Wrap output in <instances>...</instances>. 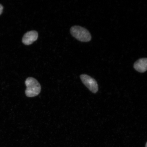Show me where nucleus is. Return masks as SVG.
Instances as JSON below:
<instances>
[{"label":"nucleus","instance_id":"nucleus-1","mask_svg":"<svg viewBox=\"0 0 147 147\" xmlns=\"http://www.w3.org/2000/svg\"><path fill=\"white\" fill-rule=\"evenodd\" d=\"M26 89L25 94L28 97H34L39 94L41 90V86L36 79L28 78L25 82Z\"/></svg>","mask_w":147,"mask_h":147},{"label":"nucleus","instance_id":"nucleus-2","mask_svg":"<svg viewBox=\"0 0 147 147\" xmlns=\"http://www.w3.org/2000/svg\"><path fill=\"white\" fill-rule=\"evenodd\" d=\"M70 32L73 37L80 41L88 42L91 39L90 33L83 27L75 26L71 28Z\"/></svg>","mask_w":147,"mask_h":147},{"label":"nucleus","instance_id":"nucleus-3","mask_svg":"<svg viewBox=\"0 0 147 147\" xmlns=\"http://www.w3.org/2000/svg\"><path fill=\"white\" fill-rule=\"evenodd\" d=\"M80 78L83 83L92 92L95 93L98 91V84L94 79L86 74L81 75Z\"/></svg>","mask_w":147,"mask_h":147},{"label":"nucleus","instance_id":"nucleus-4","mask_svg":"<svg viewBox=\"0 0 147 147\" xmlns=\"http://www.w3.org/2000/svg\"><path fill=\"white\" fill-rule=\"evenodd\" d=\"M38 37V33L36 31H29L24 35L22 38V42L25 45H32L37 40Z\"/></svg>","mask_w":147,"mask_h":147},{"label":"nucleus","instance_id":"nucleus-5","mask_svg":"<svg viewBox=\"0 0 147 147\" xmlns=\"http://www.w3.org/2000/svg\"><path fill=\"white\" fill-rule=\"evenodd\" d=\"M134 68L140 73H144L147 70V58H143L138 60L134 64Z\"/></svg>","mask_w":147,"mask_h":147},{"label":"nucleus","instance_id":"nucleus-6","mask_svg":"<svg viewBox=\"0 0 147 147\" xmlns=\"http://www.w3.org/2000/svg\"><path fill=\"white\" fill-rule=\"evenodd\" d=\"M3 10V7L2 5L0 4V15L2 13Z\"/></svg>","mask_w":147,"mask_h":147},{"label":"nucleus","instance_id":"nucleus-7","mask_svg":"<svg viewBox=\"0 0 147 147\" xmlns=\"http://www.w3.org/2000/svg\"><path fill=\"white\" fill-rule=\"evenodd\" d=\"M146 147H147V142H146Z\"/></svg>","mask_w":147,"mask_h":147}]
</instances>
